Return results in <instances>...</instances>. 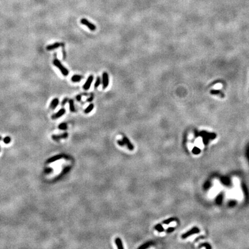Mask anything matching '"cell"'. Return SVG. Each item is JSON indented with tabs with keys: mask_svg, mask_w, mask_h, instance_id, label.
Segmentation results:
<instances>
[{
	"mask_svg": "<svg viewBox=\"0 0 249 249\" xmlns=\"http://www.w3.org/2000/svg\"><path fill=\"white\" fill-rule=\"evenodd\" d=\"M152 245V242H148L145 243H144V244H142V245L141 246H140L139 247V249H147L149 247H150Z\"/></svg>",
	"mask_w": 249,
	"mask_h": 249,
	"instance_id": "obj_15",
	"label": "cell"
},
{
	"mask_svg": "<svg viewBox=\"0 0 249 249\" xmlns=\"http://www.w3.org/2000/svg\"><path fill=\"white\" fill-rule=\"evenodd\" d=\"M59 104V99L58 98H55L54 99L52 100V101H51L50 104V108L53 110L55 109L56 107H57V106Z\"/></svg>",
	"mask_w": 249,
	"mask_h": 249,
	"instance_id": "obj_9",
	"label": "cell"
},
{
	"mask_svg": "<svg viewBox=\"0 0 249 249\" xmlns=\"http://www.w3.org/2000/svg\"><path fill=\"white\" fill-rule=\"evenodd\" d=\"M1 139H2V138H1V137H0V140H1Z\"/></svg>",
	"mask_w": 249,
	"mask_h": 249,
	"instance_id": "obj_27",
	"label": "cell"
},
{
	"mask_svg": "<svg viewBox=\"0 0 249 249\" xmlns=\"http://www.w3.org/2000/svg\"><path fill=\"white\" fill-rule=\"evenodd\" d=\"M80 22H81V23L82 24H83V25H86V26L88 28L89 30H91V31H95L96 29V26H95V25H94L93 24H92V23L89 22L88 20H86V19H82L81 20H80Z\"/></svg>",
	"mask_w": 249,
	"mask_h": 249,
	"instance_id": "obj_2",
	"label": "cell"
},
{
	"mask_svg": "<svg viewBox=\"0 0 249 249\" xmlns=\"http://www.w3.org/2000/svg\"><path fill=\"white\" fill-rule=\"evenodd\" d=\"M76 99H77V101H81V95H77Z\"/></svg>",
	"mask_w": 249,
	"mask_h": 249,
	"instance_id": "obj_26",
	"label": "cell"
},
{
	"mask_svg": "<svg viewBox=\"0 0 249 249\" xmlns=\"http://www.w3.org/2000/svg\"><path fill=\"white\" fill-rule=\"evenodd\" d=\"M174 228L169 227L166 230V232H167V233H170V232H172L174 231Z\"/></svg>",
	"mask_w": 249,
	"mask_h": 249,
	"instance_id": "obj_22",
	"label": "cell"
},
{
	"mask_svg": "<svg viewBox=\"0 0 249 249\" xmlns=\"http://www.w3.org/2000/svg\"><path fill=\"white\" fill-rule=\"evenodd\" d=\"M10 140H11V139H10V137H6L5 138H4V142H5V144H9V142H10Z\"/></svg>",
	"mask_w": 249,
	"mask_h": 249,
	"instance_id": "obj_20",
	"label": "cell"
},
{
	"mask_svg": "<svg viewBox=\"0 0 249 249\" xmlns=\"http://www.w3.org/2000/svg\"><path fill=\"white\" fill-rule=\"evenodd\" d=\"M68 102H69V103L70 111L71 112H72V113H74V112H75L76 111V109H75V106H74V103L73 100V99H69V101H68Z\"/></svg>",
	"mask_w": 249,
	"mask_h": 249,
	"instance_id": "obj_13",
	"label": "cell"
},
{
	"mask_svg": "<svg viewBox=\"0 0 249 249\" xmlns=\"http://www.w3.org/2000/svg\"><path fill=\"white\" fill-rule=\"evenodd\" d=\"M93 76L92 75H90L88 77V79L86 80V83H85V84L84 86H83V89H84V90H88V89H89V88H90V86H91V83H92V81H93Z\"/></svg>",
	"mask_w": 249,
	"mask_h": 249,
	"instance_id": "obj_4",
	"label": "cell"
},
{
	"mask_svg": "<svg viewBox=\"0 0 249 249\" xmlns=\"http://www.w3.org/2000/svg\"><path fill=\"white\" fill-rule=\"evenodd\" d=\"M94 108V104H90L86 108V110H84V113L86 114H88L92 111V110Z\"/></svg>",
	"mask_w": 249,
	"mask_h": 249,
	"instance_id": "obj_14",
	"label": "cell"
},
{
	"mask_svg": "<svg viewBox=\"0 0 249 249\" xmlns=\"http://www.w3.org/2000/svg\"><path fill=\"white\" fill-rule=\"evenodd\" d=\"M63 157V155H61L55 156H54V157H51V158L48 159V160H47V163H53V162H55V161H56V160H59V159H62Z\"/></svg>",
	"mask_w": 249,
	"mask_h": 249,
	"instance_id": "obj_12",
	"label": "cell"
},
{
	"mask_svg": "<svg viewBox=\"0 0 249 249\" xmlns=\"http://www.w3.org/2000/svg\"><path fill=\"white\" fill-rule=\"evenodd\" d=\"M69 101V99H68V98H65L63 99V101H62L61 102V105L62 106H65V104H66V103L68 102V101Z\"/></svg>",
	"mask_w": 249,
	"mask_h": 249,
	"instance_id": "obj_21",
	"label": "cell"
},
{
	"mask_svg": "<svg viewBox=\"0 0 249 249\" xmlns=\"http://www.w3.org/2000/svg\"><path fill=\"white\" fill-rule=\"evenodd\" d=\"M68 133L65 132V133H62V134L61 135H53L52 139L55 141H58L59 140H60V139H66V137H68Z\"/></svg>",
	"mask_w": 249,
	"mask_h": 249,
	"instance_id": "obj_8",
	"label": "cell"
},
{
	"mask_svg": "<svg viewBox=\"0 0 249 249\" xmlns=\"http://www.w3.org/2000/svg\"><path fill=\"white\" fill-rule=\"evenodd\" d=\"M93 100V95H91V96L89 97V98H88L87 99V101H88V102H91V101H92Z\"/></svg>",
	"mask_w": 249,
	"mask_h": 249,
	"instance_id": "obj_24",
	"label": "cell"
},
{
	"mask_svg": "<svg viewBox=\"0 0 249 249\" xmlns=\"http://www.w3.org/2000/svg\"><path fill=\"white\" fill-rule=\"evenodd\" d=\"M53 64H54V66H55L56 67L58 68L59 70L61 71V72L62 73V74H63V76H67L68 75V74H69V71H68V70L63 66V65L62 64L61 62L58 60V59H54V61H53Z\"/></svg>",
	"mask_w": 249,
	"mask_h": 249,
	"instance_id": "obj_1",
	"label": "cell"
},
{
	"mask_svg": "<svg viewBox=\"0 0 249 249\" xmlns=\"http://www.w3.org/2000/svg\"><path fill=\"white\" fill-rule=\"evenodd\" d=\"M101 84V78L99 76H98L96 78V81H95V85H94V87H95V89H96L99 86H100V84Z\"/></svg>",
	"mask_w": 249,
	"mask_h": 249,
	"instance_id": "obj_17",
	"label": "cell"
},
{
	"mask_svg": "<svg viewBox=\"0 0 249 249\" xmlns=\"http://www.w3.org/2000/svg\"><path fill=\"white\" fill-rule=\"evenodd\" d=\"M58 128L61 130H66L68 129V126L66 123H62L58 126Z\"/></svg>",
	"mask_w": 249,
	"mask_h": 249,
	"instance_id": "obj_18",
	"label": "cell"
},
{
	"mask_svg": "<svg viewBox=\"0 0 249 249\" xmlns=\"http://www.w3.org/2000/svg\"><path fill=\"white\" fill-rule=\"evenodd\" d=\"M83 79V76L81 75H78V74H75V75L73 76L71 78V80H72V82H74V83H77V82H79L81 81V80Z\"/></svg>",
	"mask_w": 249,
	"mask_h": 249,
	"instance_id": "obj_10",
	"label": "cell"
},
{
	"mask_svg": "<svg viewBox=\"0 0 249 249\" xmlns=\"http://www.w3.org/2000/svg\"><path fill=\"white\" fill-rule=\"evenodd\" d=\"M65 113H66V110H65V109H60V110H59L57 113L54 114L51 116V118H52L53 119H57V118L62 117L63 114H65Z\"/></svg>",
	"mask_w": 249,
	"mask_h": 249,
	"instance_id": "obj_5",
	"label": "cell"
},
{
	"mask_svg": "<svg viewBox=\"0 0 249 249\" xmlns=\"http://www.w3.org/2000/svg\"><path fill=\"white\" fill-rule=\"evenodd\" d=\"M123 141H124V143H125V145H126L127 148H128L130 150V151H133V150L134 149V147H133V145L132 144L131 142L129 140L127 139L126 137H123Z\"/></svg>",
	"mask_w": 249,
	"mask_h": 249,
	"instance_id": "obj_7",
	"label": "cell"
},
{
	"mask_svg": "<svg viewBox=\"0 0 249 249\" xmlns=\"http://www.w3.org/2000/svg\"><path fill=\"white\" fill-rule=\"evenodd\" d=\"M155 229L156 230H157V231L159 232H162L164 231V229L163 226H162V224H158L155 226Z\"/></svg>",
	"mask_w": 249,
	"mask_h": 249,
	"instance_id": "obj_16",
	"label": "cell"
},
{
	"mask_svg": "<svg viewBox=\"0 0 249 249\" xmlns=\"http://www.w3.org/2000/svg\"><path fill=\"white\" fill-rule=\"evenodd\" d=\"M115 244H116L117 246V248L118 249H124V246H123V244L122 242V241L119 238H116L115 240Z\"/></svg>",
	"mask_w": 249,
	"mask_h": 249,
	"instance_id": "obj_11",
	"label": "cell"
},
{
	"mask_svg": "<svg viewBox=\"0 0 249 249\" xmlns=\"http://www.w3.org/2000/svg\"><path fill=\"white\" fill-rule=\"evenodd\" d=\"M109 84V77L107 72H104L102 74L103 88L106 89Z\"/></svg>",
	"mask_w": 249,
	"mask_h": 249,
	"instance_id": "obj_3",
	"label": "cell"
},
{
	"mask_svg": "<svg viewBox=\"0 0 249 249\" xmlns=\"http://www.w3.org/2000/svg\"><path fill=\"white\" fill-rule=\"evenodd\" d=\"M174 220H175V218H168V219L164 220L163 221V223L165 224H170V223L174 221Z\"/></svg>",
	"mask_w": 249,
	"mask_h": 249,
	"instance_id": "obj_19",
	"label": "cell"
},
{
	"mask_svg": "<svg viewBox=\"0 0 249 249\" xmlns=\"http://www.w3.org/2000/svg\"><path fill=\"white\" fill-rule=\"evenodd\" d=\"M62 46V43H58V42H56V43H54L52 44V45H48L46 47V50L48 51L53 50L55 49V48H58L59 47L61 46Z\"/></svg>",
	"mask_w": 249,
	"mask_h": 249,
	"instance_id": "obj_6",
	"label": "cell"
},
{
	"mask_svg": "<svg viewBox=\"0 0 249 249\" xmlns=\"http://www.w3.org/2000/svg\"><path fill=\"white\" fill-rule=\"evenodd\" d=\"M117 142H118V144H119V145H121V146H122V147H124V145H125V143H124V141H123V140H122V141H121V140H118V141H117Z\"/></svg>",
	"mask_w": 249,
	"mask_h": 249,
	"instance_id": "obj_23",
	"label": "cell"
},
{
	"mask_svg": "<svg viewBox=\"0 0 249 249\" xmlns=\"http://www.w3.org/2000/svg\"><path fill=\"white\" fill-rule=\"evenodd\" d=\"M51 170H53L52 168H46V169L45 170V172L46 173H50L51 172Z\"/></svg>",
	"mask_w": 249,
	"mask_h": 249,
	"instance_id": "obj_25",
	"label": "cell"
}]
</instances>
